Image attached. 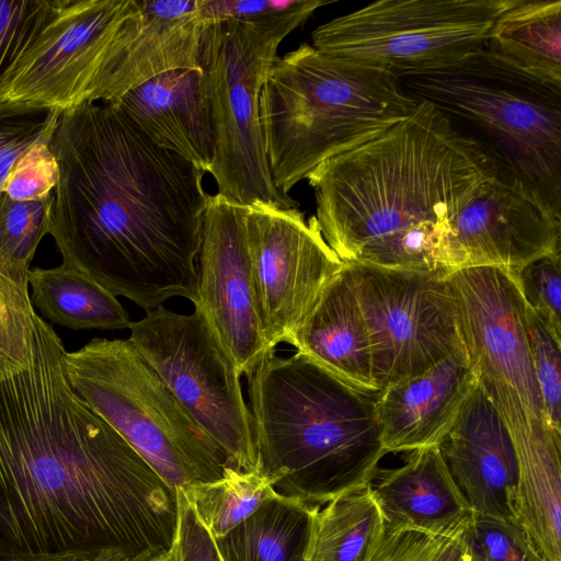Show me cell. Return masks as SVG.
I'll use <instances>...</instances> for the list:
<instances>
[{"instance_id": "32", "label": "cell", "mask_w": 561, "mask_h": 561, "mask_svg": "<svg viewBox=\"0 0 561 561\" xmlns=\"http://www.w3.org/2000/svg\"><path fill=\"white\" fill-rule=\"evenodd\" d=\"M61 110L0 102V193L16 161L35 144L50 141Z\"/></svg>"}, {"instance_id": "17", "label": "cell", "mask_w": 561, "mask_h": 561, "mask_svg": "<svg viewBox=\"0 0 561 561\" xmlns=\"http://www.w3.org/2000/svg\"><path fill=\"white\" fill-rule=\"evenodd\" d=\"M203 0H137L92 87L88 103H112L175 69L201 68L203 35L209 26Z\"/></svg>"}, {"instance_id": "39", "label": "cell", "mask_w": 561, "mask_h": 561, "mask_svg": "<svg viewBox=\"0 0 561 561\" xmlns=\"http://www.w3.org/2000/svg\"><path fill=\"white\" fill-rule=\"evenodd\" d=\"M302 0H203L202 15L208 22L252 20L288 12Z\"/></svg>"}, {"instance_id": "25", "label": "cell", "mask_w": 561, "mask_h": 561, "mask_svg": "<svg viewBox=\"0 0 561 561\" xmlns=\"http://www.w3.org/2000/svg\"><path fill=\"white\" fill-rule=\"evenodd\" d=\"M485 46L524 72L561 87V1L515 0L493 23Z\"/></svg>"}, {"instance_id": "12", "label": "cell", "mask_w": 561, "mask_h": 561, "mask_svg": "<svg viewBox=\"0 0 561 561\" xmlns=\"http://www.w3.org/2000/svg\"><path fill=\"white\" fill-rule=\"evenodd\" d=\"M247 238L263 333L268 347L291 335L343 262L316 216L297 207L248 205Z\"/></svg>"}, {"instance_id": "36", "label": "cell", "mask_w": 561, "mask_h": 561, "mask_svg": "<svg viewBox=\"0 0 561 561\" xmlns=\"http://www.w3.org/2000/svg\"><path fill=\"white\" fill-rule=\"evenodd\" d=\"M561 255H545L516 273L526 305L561 341Z\"/></svg>"}, {"instance_id": "22", "label": "cell", "mask_w": 561, "mask_h": 561, "mask_svg": "<svg viewBox=\"0 0 561 561\" xmlns=\"http://www.w3.org/2000/svg\"><path fill=\"white\" fill-rule=\"evenodd\" d=\"M369 486L391 529L460 536L473 515L438 446L411 451L401 466L379 470Z\"/></svg>"}, {"instance_id": "19", "label": "cell", "mask_w": 561, "mask_h": 561, "mask_svg": "<svg viewBox=\"0 0 561 561\" xmlns=\"http://www.w3.org/2000/svg\"><path fill=\"white\" fill-rule=\"evenodd\" d=\"M478 385L466 350L377 393V416L386 453L439 446Z\"/></svg>"}, {"instance_id": "11", "label": "cell", "mask_w": 561, "mask_h": 561, "mask_svg": "<svg viewBox=\"0 0 561 561\" xmlns=\"http://www.w3.org/2000/svg\"><path fill=\"white\" fill-rule=\"evenodd\" d=\"M344 267L367 327L379 391L465 348L446 272Z\"/></svg>"}, {"instance_id": "38", "label": "cell", "mask_w": 561, "mask_h": 561, "mask_svg": "<svg viewBox=\"0 0 561 561\" xmlns=\"http://www.w3.org/2000/svg\"><path fill=\"white\" fill-rule=\"evenodd\" d=\"M179 519L174 561H222L215 540L199 522L181 490H178Z\"/></svg>"}, {"instance_id": "10", "label": "cell", "mask_w": 561, "mask_h": 561, "mask_svg": "<svg viewBox=\"0 0 561 561\" xmlns=\"http://www.w3.org/2000/svg\"><path fill=\"white\" fill-rule=\"evenodd\" d=\"M128 340L227 456L233 468L257 470L251 411L240 373L202 312L148 310L129 328Z\"/></svg>"}, {"instance_id": "26", "label": "cell", "mask_w": 561, "mask_h": 561, "mask_svg": "<svg viewBox=\"0 0 561 561\" xmlns=\"http://www.w3.org/2000/svg\"><path fill=\"white\" fill-rule=\"evenodd\" d=\"M27 283L33 306L55 324L71 330H122L131 323L116 296L68 264L30 270Z\"/></svg>"}, {"instance_id": "4", "label": "cell", "mask_w": 561, "mask_h": 561, "mask_svg": "<svg viewBox=\"0 0 561 561\" xmlns=\"http://www.w3.org/2000/svg\"><path fill=\"white\" fill-rule=\"evenodd\" d=\"M247 378L257 470L277 493L322 506L370 485L387 454L378 392L346 383L299 352H273Z\"/></svg>"}, {"instance_id": "31", "label": "cell", "mask_w": 561, "mask_h": 561, "mask_svg": "<svg viewBox=\"0 0 561 561\" xmlns=\"http://www.w3.org/2000/svg\"><path fill=\"white\" fill-rule=\"evenodd\" d=\"M60 0H0V96Z\"/></svg>"}, {"instance_id": "13", "label": "cell", "mask_w": 561, "mask_h": 561, "mask_svg": "<svg viewBox=\"0 0 561 561\" xmlns=\"http://www.w3.org/2000/svg\"><path fill=\"white\" fill-rule=\"evenodd\" d=\"M136 9L137 0H60L0 102L61 111L88 103L121 27Z\"/></svg>"}, {"instance_id": "21", "label": "cell", "mask_w": 561, "mask_h": 561, "mask_svg": "<svg viewBox=\"0 0 561 561\" xmlns=\"http://www.w3.org/2000/svg\"><path fill=\"white\" fill-rule=\"evenodd\" d=\"M491 401L517 457L516 517L542 561H561V433L516 399L494 397Z\"/></svg>"}, {"instance_id": "20", "label": "cell", "mask_w": 561, "mask_h": 561, "mask_svg": "<svg viewBox=\"0 0 561 561\" xmlns=\"http://www.w3.org/2000/svg\"><path fill=\"white\" fill-rule=\"evenodd\" d=\"M105 104L114 106L158 147L204 173L210 172L217 139L202 68L161 73Z\"/></svg>"}, {"instance_id": "7", "label": "cell", "mask_w": 561, "mask_h": 561, "mask_svg": "<svg viewBox=\"0 0 561 561\" xmlns=\"http://www.w3.org/2000/svg\"><path fill=\"white\" fill-rule=\"evenodd\" d=\"M329 3L331 1L302 0L282 14L214 22L206 28L199 67L217 139L209 173L216 181L218 194L227 199L241 205L264 203L282 208L298 207L272 180L260 122V98L280 43Z\"/></svg>"}, {"instance_id": "1", "label": "cell", "mask_w": 561, "mask_h": 561, "mask_svg": "<svg viewBox=\"0 0 561 561\" xmlns=\"http://www.w3.org/2000/svg\"><path fill=\"white\" fill-rule=\"evenodd\" d=\"M36 314L27 364L0 381V561L172 551L178 490L70 387Z\"/></svg>"}, {"instance_id": "28", "label": "cell", "mask_w": 561, "mask_h": 561, "mask_svg": "<svg viewBox=\"0 0 561 561\" xmlns=\"http://www.w3.org/2000/svg\"><path fill=\"white\" fill-rule=\"evenodd\" d=\"M179 490L213 538L227 534L277 494L272 481L259 470L233 468L221 479L190 483Z\"/></svg>"}, {"instance_id": "24", "label": "cell", "mask_w": 561, "mask_h": 561, "mask_svg": "<svg viewBox=\"0 0 561 561\" xmlns=\"http://www.w3.org/2000/svg\"><path fill=\"white\" fill-rule=\"evenodd\" d=\"M320 507L277 493L214 538L218 553L222 561H309Z\"/></svg>"}, {"instance_id": "23", "label": "cell", "mask_w": 561, "mask_h": 561, "mask_svg": "<svg viewBox=\"0 0 561 561\" xmlns=\"http://www.w3.org/2000/svg\"><path fill=\"white\" fill-rule=\"evenodd\" d=\"M288 344L346 383L379 392L373 375L367 327L344 263Z\"/></svg>"}, {"instance_id": "6", "label": "cell", "mask_w": 561, "mask_h": 561, "mask_svg": "<svg viewBox=\"0 0 561 561\" xmlns=\"http://www.w3.org/2000/svg\"><path fill=\"white\" fill-rule=\"evenodd\" d=\"M495 168V179L561 218V87L508 64L485 44L444 68L403 76Z\"/></svg>"}, {"instance_id": "41", "label": "cell", "mask_w": 561, "mask_h": 561, "mask_svg": "<svg viewBox=\"0 0 561 561\" xmlns=\"http://www.w3.org/2000/svg\"><path fill=\"white\" fill-rule=\"evenodd\" d=\"M93 556L69 554L47 561H91Z\"/></svg>"}, {"instance_id": "42", "label": "cell", "mask_w": 561, "mask_h": 561, "mask_svg": "<svg viewBox=\"0 0 561 561\" xmlns=\"http://www.w3.org/2000/svg\"><path fill=\"white\" fill-rule=\"evenodd\" d=\"M170 561H174V556H173V554H172V558H171V560H170Z\"/></svg>"}, {"instance_id": "34", "label": "cell", "mask_w": 561, "mask_h": 561, "mask_svg": "<svg viewBox=\"0 0 561 561\" xmlns=\"http://www.w3.org/2000/svg\"><path fill=\"white\" fill-rule=\"evenodd\" d=\"M527 337L531 365L542 404L545 423L561 433V341L526 305Z\"/></svg>"}, {"instance_id": "3", "label": "cell", "mask_w": 561, "mask_h": 561, "mask_svg": "<svg viewBox=\"0 0 561 561\" xmlns=\"http://www.w3.org/2000/svg\"><path fill=\"white\" fill-rule=\"evenodd\" d=\"M494 175L474 142L419 101L407 119L306 179L322 236L344 264L442 270L453 221Z\"/></svg>"}, {"instance_id": "40", "label": "cell", "mask_w": 561, "mask_h": 561, "mask_svg": "<svg viewBox=\"0 0 561 561\" xmlns=\"http://www.w3.org/2000/svg\"><path fill=\"white\" fill-rule=\"evenodd\" d=\"M172 551H146L138 554H131L121 549L106 548L96 552L91 561H170Z\"/></svg>"}, {"instance_id": "29", "label": "cell", "mask_w": 561, "mask_h": 561, "mask_svg": "<svg viewBox=\"0 0 561 561\" xmlns=\"http://www.w3.org/2000/svg\"><path fill=\"white\" fill-rule=\"evenodd\" d=\"M53 194L37 201H15L0 193V272L27 279L36 249L49 231Z\"/></svg>"}, {"instance_id": "33", "label": "cell", "mask_w": 561, "mask_h": 561, "mask_svg": "<svg viewBox=\"0 0 561 561\" xmlns=\"http://www.w3.org/2000/svg\"><path fill=\"white\" fill-rule=\"evenodd\" d=\"M460 537L469 561H542L517 517L473 514Z\"/></svg>"}, {"instance_id": "2", "label": "cell", "mask_w": 561, "mask_h": 561, "mask_svg": "<svg viewBox=\"0 0 561 561\" xmlns=\"http://www.w3.org/2000/svg\"><path fill=\"white\" fill-rule=\"evenodd\" d=\"M49 146L58 180L48 233L62 263L147 311L172 297L195 305L205 173L105 103L62 111Z\"/></svg>"}, {"instance_id": "18", "label": "cell", "mask_w": 561, "mask_h": 561, "mask_svg": "<svg viewBox=\"0 0 561 561\" xmlns=\"http://www.w3.org/2000/svg\"><path fill=\"white\" fill-rule=\"evenodd\" d=\"M438 448L473 514L516 517L515 448L505 423L479 382Z\"/></svg>"}, {"instance_id": "37", "label": "cell", "mask_w": 561, "mask_h": 561, "mask_svg": "<svg viewBox=\"0 0 561 561\" xmlns=\"http://www.w3.org/2000/svg\"><path fill=\"white\" fill-rule=\"evenodd\" d=\"M58 180L49 141L32 146L11 169L2 192L15 201H37L51 195Z\"/></svg>"}, {"instance_id": "8", "label": "cell", "mask_w": 561, "mask_h": 561, "mask_svg": "<svg viewBox=\"0 0 561 561\" xmlns=\"http://www.w3.org/2000/svg\"><path fill=\"white\" fill-rule=\"evenodd\" d=\"M64 370L73 391L172 489L233 468L128 339L66 351Z\"/></svg>"}, {"instance_id": "30", "label": "cell", "mask_w": 561, "mask_h": 561, "mask_svg": "<svg viewBox=\"0 0 561 561\" xmlns=\"http://www.w3.org/2000/svg\"><path fill=\"white\" fill-rule=\"evenodd\" d=\"M36 314L27 279L0 272V381L27 364Z\"/></svg>"}, {"instance_id": "5", "label": "cell", "mask_w": 561, "mask_h": 561, "mask_svg": "<svg viewBox=\"0 0 561 561\" xmlns=\"http://www.w3.org/2000/svg\"><path fill=\"white\" fill-rule=\"evenodd\" d=\"M419 101L385 68L300 44L277 57L260 98L276 188L289 191L320 163L407 119Z\"/></svg>"}, {"instance_id": "16", "label": "cell", "mask_w": 561, "mask_h": 561, "mask_svg": "<svg viewBox=\"0 0 561 561\" xmlns=\"http://www.w3.org/2000/svg\"><path fill=\"white\" fill-rule=\"evenodd\" d=\"M561 218L499 182H484L451 224L439 266L447 274L472 266L518 273L528 263L559 255Z\"/></svg>"}, {"instance_id": "15", "label": "cell", "mask_w": 561, "mask_h": 561, "mask_svg": "<svg viewBox=\"0 0 561 561\" xmlns=\"http://www.w3.org/2000/svg\"><path fill=\"white\" fill-rule=\"evenodd\" d=\"M465 350L479 379L515 392L543 421L526 323V302L516 273L472 266L447 274ZM545 422V421H543Z\"/></svg>"}, {"instance_id": "35", "label": "cell", "mask_w": 561, "mask_h": 561, "mask_svg": "<svg viewBox=\"0 0 561 561\" xmlns=\"http://www.w3.org/2000/svg\"><path fill=\"white\" fill-rule=\"evenodd\" d=\"M368 561L469 560L460 536H436L386 527Z\"/></svg>"}, {"instance_id": "14", "label": "cell", "mask_w": 561, "mask_h": 561, "mask_svg": "<svg viewBox=\"0 0 561 561\" xmlns=\"http://www.w3.org/2000/svg\"><path fill=\"white\" fill-rule=\"evenodd\" d=\"M247 208L209 195L198 253L194 305L229 354L249 376L272 351L265 340L247 238Z\"/></svg>"}, {"instance_id": "27", "label": "cell", "mask_w": 561, "mask_h": 561, "mask_svg": "<svg viewBox=\"0 0 561 561\" xmlns=\"http://www.w3.org/2000/svg\"><path fill=\"white\" fill-rule=\"evenodd\" d=\"M319 508L309 561H368L385 528L370 486L346 492Z\"/></svg>"}, {"instance_id": "9", "label": "cell", "mask_w": 561, "mask_h": 561, "mask_svg": "<svg viewBox=\"0 0 561 561\" xmlns=\"http://www.w3.org/2000/svg\"><path fill=\"white\" fill-rule=\"evenodd\" d=\"M515 0H380L311 33L312 46L380 66L396 78L449 66L486 43Z\"/></svg>"}]
</instances>
